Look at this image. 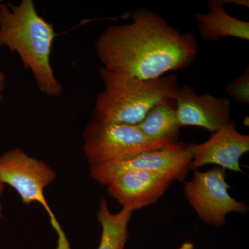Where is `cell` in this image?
Listing matches in <instances>:
<instances>
[{"label": "cell", "mask_w": 249, "mask_h": 249, "mask_svg": "<svg viewBox=\"0 0 249 249\" xmlns=\"http://www.w3.org/2000/svg\"><path fill=\"white\" fill-rule=\"evenodd\" d=\"M129 24L112 25L95 43L96 55L109 71L154 80L189 66L198 53L191 31L181 33L152 10L139 8Z\"/></svg>", "instance_id": "6da1fadb"}, {"label": "cell", "mask_w": 249, "mask_h": 249, "mask_svg": "<svg viewBox=\"0 0 249 249\" xmlns=\"http://www.w3.org/2000/svg\"><path fill=\"white\" fill-rule=\"evenodd\" d=\"M56 37L53 26L37 13L32 0H22L18 5L0 4V46L19 55L40 92L51 98L60 97L63 93L51 62Z\"/></svg>", "instance_id": "7a4b0ae2"}, {"label": "cell", "mask_w": 249, "mask_h": 249, "mask_svg": "<svg viewBox=\"0 0 249 249\" xmlns=\"http://www.w3.org/2000/svg\"><path fill=\"white\" fill-rule=\"evenodd\" d=\"M103 84L94 106V117L113 124H137L156 105L173 101L179 86L178 77L167 74L142 80L100 69Z\"/></svg>", "instance_id": "3957f363"}, {"label": "cell", "mask_w": 249, "mask_h": 249, "mask_svg": "<svg viewBox=\"0 0 249 249\" xmlns=\"http://www.w3.org/2000/svg\"><path fill=\"white\" fill-rule=\"evenodd\" d=\"M55 178L56 173L50 165L31 157L19 147H15L0 155L1 182L14 188L23 204L37 202L44 208L58 237L54 249H71L66 234L46 200L45 190Z\"/></svg>", "instance_id": "277c9868"}, {"label": "cell", "mask_w": 249, "mask_h": 249, "mask_svg": "<svg viewBox=\"0 0 249 249\" xmlns=\"http://www.w3.org/2000/svg\"><path fill=\"white\" fill-rule=\"evenodd\" d=\"M82 137L90 165L119 161L175 142L147 138L137 124L105 122L94 116L85 125Z\"/></svg>", "instance_id": "5b68a950"}, {"label": "cell", "mask_w": 249, "mask_h": 249, "mask_svg": "<svg viewBox=\"0 0 249 249\" xmlns=\"http://www.w3.org/2000/svg\"><path fill=\"white\" fill-rule=\"evenodd\" d=\"M191 160L187 144L178 142L119 161L90 165V175L104 186L131 170L152 172L168 177L173 181L183 182L190 171Z\"/></svg>", "instance_id": "8992f818"}, {"label": "cell", "mask_w": 249, "mask_h": 249, "mask_svg": "<svg viewBox=\"0 0 249 249\" xmlns=\"http://www.w3.org/2000/svg\"><path fill=\"white\" fill-rule=\"evenodd\" d=\"M191 181L184 185V193L190 206L200 220L207 225H225L229 213H245L249 206L232 197L231 186L226 181V170L214 167L206 172L196 170Z\"/></svg>", "instance_id": "52a82bcc"}, {"label": "cell", "mask_w": 249, "mask_h": 249, "mask_svg": "<svg viewBox=\"0 0 249 249\" xmlns=\"http://www.w3.org/2000/svg\"><path fill=\"white\" fill-rule=\"evenodd\" d=\"M192 160L190 170L196 171L209 164L224 170L242 172L240 160L249 151V136L237 131L235 121H231L222 129L211 134L201 144H187Z\"/></svg>", "instance_id": "ba28073f"}, {"label": "cell", "mask_w": 249, "mask_h": 249, "mask_svg": "<svg viewBox=\"0 0 249 249\" xmlns=\"http://www.w3.org/2000/svg\"><path fill=\"white\" fill-rule=\"evenodd\" d=\"M174 101L181 127H201L213 134L231 121L229 98L216 97L209 92L199 95L191 86L184 85L179 87Z\"/></svg>", "instance_id": "9c48e42d"}, {"label": "cell", "mask_w": 249, "mask_h": 249, "mask_svg": "<svg viewBox=\"0 0 249 249\" xmlns=\"http://www.w3.org/2000/svg\"><path fill=\"white\" fill-rule=\"evenodd\" d=\"M173 182L171 178L160 174L131 170L116 177L106 186L112 199L134 212L155 204Z\"/></svg>", "instance_id": "30bf717a"}, {"label": "cell", "mask_w": 249, "mask_h": 249, "mask_svg": "<svg viewBox=\"0 0 249 249\" xmlns=\"http://www.w3.org/2000/svg\"><path fill=\"white\" fill-rule=\"evenodd\" d=\"M209 11L194 14L199 34L206 41L226 37L249 40V23L232 17L224 9V0H209Z\"/></svg>", "instance_id": "8fae6325"}, {"label": "cell", "mask_w": 249, "mask_h": 249, "mask_svg": "<svg viewBox=\"0 0 249 249\" xmlns=\"http://www.w3.org/2000/svg\"><path fill=\"white\" fill-rule=\"evenodd\" d=\"M133 211L127 209L112 213L106 199L99 204L96 217L101 227V240L96 249H124L129 236V224Z\"/></svg>", "instance_id": "7c38bea8"}, {"label": "cell", "mask_w": 249, "mask_h": 249, "mask_svg": "<svg viewBox=\"0 0 249 249\" xmlns=\"http://www.w3.org/2000/svg\"><path fill=\"white\" fill-rule=\"evenodd\" d=\"M172 101L156 105L137 125L147 138L152 140H171L177 142L181 132L176 109Z\"/></svg>", "instance_id": "4fadbf2b"}, {"label": "cell", "mask_w": 249, "mask_h": 249, "mask_svg": "<svg viewBox=\"0 0 249 249\" xmlns=\"http://www.w3.org/2000/svg\"><path fill=\"white\" fill-rule=\"evenodd\" d=\"M229 96L242 104L249 103V69H246L241 76L235 78L226 88Z\"/></svg>", "instance_id": "5bb4252c"}, {"label": "cell", "mask_w": 249, "mask_h": 249, "mask_svg": "<svg viewBox=\"0 0 249 249\" xmlns=\"http://www.w3.org/2000/svg\"><path fill=\"white\" fill-rule=\"evenodd\" d=\"M5 88H6V74L4 72L0 71V106L2 101Z\"/></svg>", "instance_id": "9a60e30c"}, {"label": "cell", "mask_w": 249, "mask_h": 249, "mask_svg": "<svg viewBox=\"0 0 249 249\" xmlns=\"http://www.w3.org/2000/svg\"><path fill=\"white\" fill-rule=\"evenodd\" d=\"M4 186L5 185L3 184L0 181V219L3 218V206L2 204H1V196L4 191Z\"/></svg>", "instance_id": "2e32d148"}, {"label": "cell", "mask_w": 249, "mask_h": 249, "mask_svg": "<svg viewBox=\"0 0 249 249\" xmlns=\"http://www.w3.org/2000/svg\"><path fill=\"white\" fill-rule=\"evenodd\" d=\"M178 249H194V245L190 242H186Z\"/></svg>", "instance_id": "e0dca14e"}, {"label": "cell", "mask_w": 249, "mask_h": 249, "mask_svg": "<svg viewBox=\"0 0 249 249\" xmlns=\"http://www.w3.org/2000/svg\"><path fill=\"white\" fill-rule=\"evenodd\" d=\"M1 1H0V4H1Z\"/></svg>", "instance_id": "ac0fdd59"}]
</instances>
